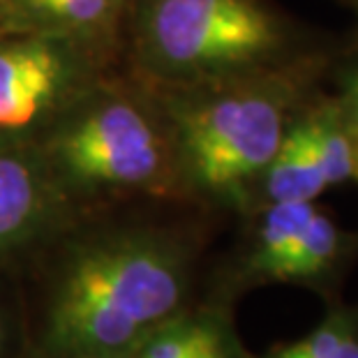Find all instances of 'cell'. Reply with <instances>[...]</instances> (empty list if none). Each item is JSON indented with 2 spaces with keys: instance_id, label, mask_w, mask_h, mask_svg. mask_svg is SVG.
<instances>
[{
  "instance_id": "6da1fadb",
  "label": "cell",
  "mask_w": 358,
  "mask_h": 358,
  "mask_svg": "<svg viewBox=\"0 0 358 358\" xmlns=\"http://www.w3.org/2000/svg\"><path fill=\"white\" fill-rule=\"evenodd\" d=\"M194 245L162 227L88 236L65 255L47 296L40 358L139 347L189 306Z\"/></svg>"
},
{
  "instance_id": "7a4b0ae2",
  "label": "cell",
  "mask_w": 358,
  "mask_h": 358,
  "mask_svg": "<svg viewBox=\"0 0 358 358\" xmlns=\"http://www.w3.org/2000/svg\"><path fill=\"white\" fill-rule=\"evenodd\" d=\"M338 56L192 88L155 90L169 118L182 196L252 210L255 187L292 120L326 86Z\"/></svg>"
},
{
  "instance_id": "3957f363",
  "label": "cell",
  "mask_w": 358,
  "mask_h": 358,
  "mask_svg": "<svg viewBox=\"0 0 358 358\" xmlns=\"http://www.w3.org/2000/svg\"><path fill=\"white\" fill-rule=\"evenodd\" d=\"M123 42L132 77L153 90L285 70L347 47L273 0H132Z\"/></svg>"
},
{
  "instance_id": "277c9868",
  "label": "cell",
  "mask_w": 358,
  "mask_h": 358,
  "mask_svg": "<svg viewBox=\"0 0 358 358\" xmlns=\"http://www.w3.org/2000/svg\"><path fill=\"white\" fill-rule=\"evenodd\" d=\"M30 136L74 196H182L169 118L153 88L100 77Z\"/></svg>"
},
{
  "instance_id": "5b68a950",
  "label": "cell",
  "mask_w": 358,
  "mask_h": 358,
  "mask_svg": "<svg viewBox=\"0 0 358 358\" xmlns=\"http://www.w3.org/2000/svg\"><path fill=\"white\" fill-rule=\"evenodd\" d=\"M252 227L215 299L264 285H294L340 301L342 285L358 262V231L345 229L317 201L259 206Z\"/></svg>"
},
{
  "instance_id": "8992f818",
  "label": "cell",
  "mask_w": 358,
  "mask_h": 358,
  "mask_svg": "<svg viewBox=\"0 0 358 358\" xmlns=\"http://www.w3.org/2000/svg\"><path fill=\"white\" fill-rule=\"evenodd\" d=\"M109 58L67 37L0 26V134L35 132L104 77Z\"/></svg>"
},
{
  "instance_id": "52a82bcc",
  "label": "cell",
  "mask_w": 358,
  "mask_h": 358,
  "mask_svg": "<svg viewBox=\"0 0 358 358\" xmlns=\"http://www.w3.org/2000/svg\"><path fill=\"white\" fill-rule=\"evenodd\" d=\"M70 203L30 136L0 134V262L53 234Z\"/></svg>"
},
{
  "instance_id": "ba28073f",
  "label": "cell",
  "mask_w": 358,
  "mask_h": 358,
  "mask_svg": "<svg viewBox=\"0 0 358 358\" xmlns=\"http://www.w3.org/2000/svg\"><path fill=\"white\" fill-rule=\"evenodd\" d=\"M315 95L292 120L278 153L257 180L252 210L278 201H317L324 192L349 182L345 141L319 113Z\"/></svg>"
},
{
  "instance_id": "9c48e42d",
  "label": "cell",
  "mask_w": 358,
  "mask_h": 358,
  "mask_svg": "<svg viewBox=\"0 0 358 358\" xmlns=\"http://www.w3.org/2000/svg\"><path fill=\"white\" fill-rule=\"evenodd\" d=\"M139 358H250L234 326L229 301L189 306L148 335Z\"/></svg>"
},
{
  "instance_id": "30bf717a",
  "label": "cell",
  "mask_w": 358,
  "mask_h": 358,
  "mask_svg": "<svg viewBox=\"0 0 358 358\" xmlns=\"http://www.w3.org/2000/svg\"><path fill=\"white\" fill-rule=\"evenodd\" d=\"M262 358H358V303H329L310 333L271 347Z\"/></svg>"
},
{
  "instance_id": "8fae6325",
  "label": "cell",
  "mask_w": 358,
  "mask_h": 358,
  "mask_svg": "<svg viewBox=\"0 0 358 358\" xmlns=\"http://www.w3.org/2000/svg\"><path fill=\"white\" fill-rule=\"evenodd\" d=\"M326 83H329L335 100L340 102L349 125L358 134V56L342 51L333 63Z\"/></svg>"
},
{
  "instance_id": "7c38bea8",
  "label": "cell",
  "mask_w": 358,
  "mask_h": 358,
  "mask_svg": "<svg viewBox=\"0 0 358 358\" xmlns=\"http://www.w3.org/2000/svg\"><path fill=\"white\" fill-rule=\"evenodd\" d=\"M333 3L342 5L345 10H349V12L354 14V28H352V33L347 35L345 51L352 53V56H358V0H333Z\"/></svg>"
},
{
  "instance_id": "4fadbf2b",
  "label": "cell",
  "mask_w": 358,
  "mask_h": 358,
  "mask_svg": "<svg viewBox=\"0 0 358 358\" xmlns=\"http://www.w3.org/2000/svg\"><path fill=\"white\" fill-rule=\"evenodd\" d=\"M74 358H139V347H134V349H123V352L86 354V356H74Z\"/></svg>"
},
{
  "instance_id": "5bb4252c",
  "label": "cell",
  "mask_w": 358,
  "mask_h": 358,
  "mask_svg": "<svg viewBox=\"0 0 358 358\" xmlns=\"http://www.w3.org/2000/svg\"><path fill=\"white\" fill-rule=\"evenodd\" d=\"M5 349H7V322L3 310H0V358L5 356Z\"/></svg>"
}]
</instances>
